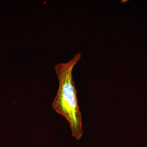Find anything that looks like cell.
Returning <instances> with one entry per match:
<instances>
[{
	"mask_svg": "<svg viewBox=\"0 0 147 147\" xmlns=\"http://www.w3.org/2000/svg\"><path fill=\"white\" fill-rule=\"evenodd\" d=\"M81 57L82 54L78 53L69 61L55 66L59 87L52 105L53 110L68 121L72 136L78 140L83 135L82 118L72 72Z\"/></svg>",
	"mask_w": 147,
	"mask_h": 147,
	"instance_id": "1",
	"label": "cell"
}]
</instances>
